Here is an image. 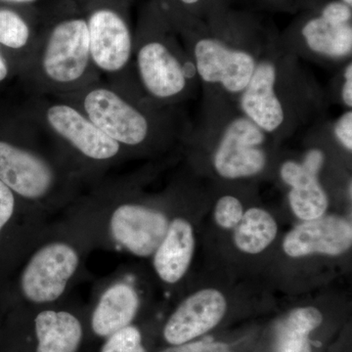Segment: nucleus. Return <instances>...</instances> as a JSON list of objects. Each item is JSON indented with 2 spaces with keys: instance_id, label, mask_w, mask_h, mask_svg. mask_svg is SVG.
<instances>
[{
  "instance_id": "1",
  "label": "nucleus",
  "mask_w": 352,
  "mask_h": 352,
  "mask_svg": "<svg viewBox=\"0 0 352 352\" xmlns=\"http://www.w3.org/2000/svg\"><path fill=\"white\" fill-rule=\"evenodd\" d=\"M41 10L38 41L19 73L31 95L63 96L101 80L87 21L74 0H52Z\"/></svg>"
},
{
  "instance_id": "2",
  "label": "nucleus",
  "mask_w": 352,
  "mask_h": 352,
  "mask_svg": "<svg viewBox=\"0 0 352 352\" xmlns=\"http://www.w3.org/2000/svg\"><path fill=\"white\" fill-rule=\"evenodd\" d=\"M57 98L76 106L126 151L144 149L183 133L175 107H162L140 91L124 90L102 80Z\"/></svg>"
},
{
  "instance_id": "3",
  "label": "nucleus",
  "mask_w": 352,
  "mask_h": 352,
  "mask_svg": "<svg viewBox=\"0 0 352 352\" xmlns=\"http://www.w3.org/2000/svg\"><path fill=\"white\" fill-rule=\"evenodd\" d=\"M166 14L149 0L134 31L132 69L142 94L162 107H176L184 101L198 78Z\"/></svg>"
},
{
  "instance_id": "4",
  "label": "nucleus",
  "mask_w": 352,
  "mask_h": 352,
  "mask_svg": "<svg viewBox=\"0 0 352 352\" xmlns=\"http://www.w3.org/2000/svg\"><path fill=\"white\" fill-rule=\"evenodd\" d=\"M206 19L183 18L170 23L186 41L201 82L238 98L251 80L261 54L247 43L244 34L237 36L236 24L231 25L222 9Z\"/></svg>"
},
{
  "instance_id": "5",
  "label": "nucleus",
  "mask_w": 352,
  "mask_h": 352,
  "mask_svg": "<svg viewBox=\"0 0 352 352\" xmlns=\"http://www.w3.org/2000/svg\"><path fill=\"white\" fill-rule=\"evenodd\" d=\"M87 21L95 68L111 85L129 89L138 85L132 69L134 31L131 0H74Z\"/></svg>"
},
{
  "instance_id": "6",
  "label": "nucleus",
  "mask_w": 352,
  "mask_h": 352,
  "mask_svg": "<svg viewBox=\"0 0 352 352\" xmlns=\"http://www.w3.org/2000/svg\"><path fill=\"white\" fill-rule=\"evenodd\" d=\"M24 117L64 149L90 163H111L126 151L80 109L64 99L31 95Z\"/></svg>"
},
{
  "instance_id": "7",
  "label": "nucleus",
  "mask_w": 352,
  "mask_h": 352,
  "mask_svg": "<svg viewBox=\"0 0 352 352\" xmlns=\"http://www.w3.org/2000/svg\"><path fill=\"white\" fill-rule=\"evenodd\" d=\"M286 73V58L281 52H261L251 80L237 98L239 112L268 136L286 133L294 124L296 99Z\"/></svg>"
},
{
  "instance_id": "8",
  "label": "nucleus",
  "mask_w": 352,
  "mask_h": 352,
  "mask_svg": "<svg viewBox=\"0 0 352 352\" xmlns=\"http://www.w3.org/2000/svg\"><path fill=\"white\" fill-rule=\"evenodd\" d=\"M214 153V170L226 179L258 175L265 168L263 147L268 135L240 112L231 116L217 129Z\"/></svg>"
},
{
  "instance_id": "9",
  "label": "nucleus",
  "mask_w": 352,
  "mask_h": 352,
  "mask_svg": "<svg viewBox=\"0 0 352 352\" xmlns=\"http://www.w3.org/2000/svg\"><path fill=\"white\" fill-rule=\"evenodd\" d=\"M296 27L310 54L332 61L351 56L352 7L340 0H325L310 7Z\"/></svg>"
},
{
  "instance_id": "10",
  "label": "nucleus",
  "mask_w": 352,
  "mask_h": 352,
  "mask_svg": "<svg viewBox=\"0 0 352 352\" xmlns=\"http://www.w3.org/2000/svg\"><path fill=\"white\" fill-rule=\"evenodd\" d=\"M0 182L14 194L38 201L52 193L58 173L54 164L34 146L0 138Z\"/></svg>"
},
{
  "instance_id": "11",
  "label": "nucleus",
  "mask_w": 352,
  "mask_h": 352,
  "mask_svg": "<svg viewBox=\"0 0 352 352\" xmlns=\"http://www.w3.org/2000/svg\"><path fill=\"white\" fill-rule=\"evenodd\" d=\"M80 263L75 249L63 243L44 245L32 256L23 272L21 286L32 302H54L63 295Z\"/></svg>"
},
{
  "instance_id": "12",
  "label": "nucleus",
  "mask_w": 352,
  "mask_h": 352,
  "mask_svg": "<svg viewBox=\"0 0 352 352\" xmlns=\"http://www.w3.org/2000/svg\"><path fill=\"white\" fill-rule=\"evenodd\" d=\"M168 217L154 208L138 204H122L111 217L113 239L138 256L155 254L168 232Z\"/></svg>"
},
{
  "instance_id": "13",
  "label": "nucleus",
  "mask_w": 352,
  "mask_h": 352,
  "mask_svg": "<svg viewBox=\"0 0 352 352\" xmlns=\"http://www.w3.org/2000/svg\"><path fill=\"white\" fill-rule=\"evenodd\" d=\"M325 164L321 149L308 150L302 163L286 161L280 168L282 180L291 187L289 206L303 221L323 217L328 208V197L319 182V173Z\"/></svg>"
},
{
  "instance_id": "14",
  "label": "nucleus",
  "mask_w": 352,
  "mask_h": 352,
  "mask_svg": "<svg viewBox=\"0 0 352 352\" xmlns=\"http://www.w3.org/2000/svg\"><path fill=\"white\" fill-rule=\"evenodd\" d=\"M226 300L219 291L205 289L190 296L171 315L164 330L166 342L177 346L204 335L223 318Z\"/></svg>"
},
{
  "instance_id": "15",
  "label": "nucleus",
  "mask_w": 352,
  "mask_h": 352,
  "mask_svg": "<svg viewBox=\"0 0 352 352\" xmlns=\"http://www.w3.org/2000/svg\"><path fill=\"white\" fill-rule=\"evenodd\" d=\"M351 223L336 215L308 220L286 235L284 252L292 258L323 254L340 256L351 249Z\"/></svg>"
},
{
  "instance_id": "16",
  "label": "nucleus",
  "mask_w": 352,
  "mask_h": 352,
  "mask_svg": "<svg viewBox=\"0 0 352 352\" xmlns=\"http://www.w3.org/2000/svg\"><path fill=\"white\" fill-rule=\"evenodd\" d=\"M41 25V10L0 4V47L12 53L22 69L34 50Z\"/></svg>"
},
{
  "instance_id": "17",
  "label": "nucleus",
  "mask_w": 352,
  "mask_h": 352,
  "mask_svg": "<svg viewBox=\"0 0 352 352\" xmlns=\"http://www.w3.org/2000/svg\"><path fill=\"white\" fill-rule=\"evenodd\" d=\"M195 248L193 228L187 220L175 219L155 252L154 267L166 283L179 281L188 270Z\"/></svg>"
},
{
  "instance_id": "18",
  "label": "nucleus",
  "mask_w": 352,
  "mask_h": 352,
  "mask_svg": "<svg viewBox=\"0 0 352 352\" xmlns=\"http://www.w3.org/2000/svg\"><path fill=\"white\" fill-rule=\"evenodd\" d=\"M139 298L135 289L126 283L113 285L102 295L92 315V329L100 337H110L129 326L135 317Z\"/></svg>"
},
{
  "instance_id": "19",
  "label": "nucleus",
  "mask_w": 352,
  "mask_h": 352,
  "mask_svg": "<svg viewBox=\"0 0 352 352\" xmlns=\"http://www.w3.org/2000/svg\"><path fill=\"white\" fill-rule=\"evenodd\" d=\"M36 352H76L82 340V329L73 314L45 310L36 316Z\"/></svg>"
},
{
  "instance_id": "20",
  "label": "nucleus",
  "mask_w": 352,
  "mask_h": 352,
  "mask_svg": "<svg viewBox=\"0 0 352 352\" xmlns=\"http://www.w3.org/2000/svg\"><path fill=\"white\" fill-rule=\"evenodd\" d=\"M323 316L317 308H296L278 326L275 352H311L308 336L321 325Z\"/></svg>"
},
{
  "instance_id": "21",
  "label": "nucleus",
  "mask_w": 352,
  "mask_h": 352,
  "mask_svg": "<svg viewBox=\"0 0 352 352\" xmlns=\"http://www.w3.org/2000/svg\"><path fill=\"white\" fill-rule=\"evenodd\" d=\"M277 231L276 221L270 212L263 208H249L235 227L234 242L245 254H259L274 241Z\"/></svg>"
},
{
  "instance_id": "22",
  "label": "nucleus",
  "mask_w": 352,
  "mask_h": 352,
  "mask_svg": "<svg viewBox=\"0 0 352 352\" xmlns=\"http://www.w3.org/2000/svg\"><path fill=\"white\" fill-rule=\"evenodd\" d=\"M220 0H161L156 3L170 20L203 19L221 10Z\"/></svg>"
},
{
  "instance_id": "23",
  "label": "nucleus",
  "mask_w": 352,
  "mask_h": 352,
  "mask_svg": "<svg viewBox=\"0 0 352 352\" xmlns=\"http://www.w3.org/2000/svg\"><path fill=\"white\" fill-rule=\"evenodd\" d=\"M101 352H146L138 329L126 326L109 338Z\"/></svg>"
},
{
  "instance_id": "24",
  "label": "nucleus",
  "mask_w": 352,
  "mask_h": 352,
  "mask_svg": "<svg viewBox=\"0 0 352 352\" xmlns=\"http://www.w3.org/2000/svg\"><path fill=\"white\" fill-rule=\"evenodd\" d=\"M243 214H244V208L236 197L230 195L221 197L215 205V222L221 228H235L242 219Z\"/></svg>"
},
{
  "instance_id": "25",
  "label": "nucleus",
  "mask_w": 352,
  "mask_h": 352,
  "mask_svg": "<svg viewBox=\"0 0 352 352\" xmlns=\"http://www.w3.org/2000/svg\"><path fill=\"white\" fill-rule=\"evenodd\" d=\"M333 138L346 150L352 151V111L346 110L333 124Z\"/></svg>"
},
{
  "instance_id": "26",
  "label": "nucleus",
  "mask_w": 352,
  "mask_h": 352,
  "mask_svg": "<svg viewBox=\"0 0 352 352\" xmlns=\"http://www.w3.org/2000/svg\"><path fill=\"white\" fill-rule=\"evenodd\" d=\"M161 352H231L229 346L222 342H214L210 340L191 344H177V346L164 349Z\"/></svg>"
},
{
  "instance_id": "27",
  "label": "nucleus",
  "mask_w": 352,
  "mask_h": 352,
  "mask_svg": "<svg viewBox=\"0 0 352 352\" xmlns=\"http://www.w3.org/2000/svg\"><path fill=\"white\" fill-rule=\"evenodd\" d=\"M15 203V196L12 190L0 182V230L12 217Z\"/></svg>"
},
{
  "instance_id": "28",
  "label": "nucleus",
  "mask_w": 352,
  "mask_h": 352,
  "mask_svg": "<svg viewBox=\"0 0 352 352\" xmlns=\"http://www.w3.org/2000/svg\"><path fill=\"white\" fill-rule=\"evenodd\" d=\"M344 82H342V89H340V98L342 104L351 110L352 108V62L346 63L344 69Z\"/></svg>"
},
{
  "instance_id": "29",
  "label": "nucleus",
  "mask_w": 352,
  "mask_h": 352,
  "mask_svg": "<svg viewBox=\"0 0 352 352\" xmlns=\"http://www.w3.org/2000/svg\"><path fill=\"white\" fill-rule=\"evenodd\" d=\"M261 6L266 7H274V8H294L298 6H302V4H308L310 6L311 3H318L316 0H256Z\"/></svg>"
},
{
  "instance_id": "30",
  "label": "nucleus",
  "mask_w": 352,
  "mask_h": 352,
  "mask_svg": "<svg viewBox=\"0 0 352 352\" xmlns=\"http://www.w3.org/2000/svg\"><path fill=\"white\" fill-rule=\"evenodd\" d=\"M52 0H0V4L23 8L43 9Z\"/></svg>"
},
{
  "instance_id": "31",
  "label": "nucleus",
  "mask_w": 352,
  "mask_h": 352,
  "mask_svg": "<svg viewBox=\"0 0 352 352\" xmlns=\"http://www.w3.org/2000/svg\"><path fill=\"white\" fill-rule=\"evenodd\" d=\"M3 50L0 47V83L8 80L9 76L11 75V72H12L11 63L9 62L8 58L4 54Z\"/></svg>"
},
{
  "instance_id": "32",
  "label": "nucleus",
  "mask_w": 352,
  "mask_h": 352,
  "mask_svg": "<svg viewBox=\"0 0 352 352\" xmlns=\"http://www.w3.org/2000/svg\"><path fill=\"white\" fill-rule=\"evenodd\" d=\"M340 1H342L344 3L347 4V6L352 7V0H340Z\"/></svg>"
},
{
  "instance_id": "33",
  "label": "nucleus",
  "mask_w": 352,
  "mask_h": 352,
  "mask_svg": "<svg viewBox=\"0 0 352 352\" xmlns=\"http://www.w3.org/2000/svg\"><path fill=\"white\" fill-rule=\"evenodd\" d=\"M152 1H154L155 3H159V2L161 1V0H152Z\"/></svg>"
}]
</instances>
